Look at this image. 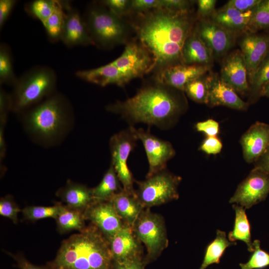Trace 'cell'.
I'll list each match as a JSON object with an SVG mask.
<instances>
[{"label":"cell","mask_w":269,"mask_h":269,"mask_svg":"<svg viewBox=\"0 0 269 269\" xmlns=\"http://www.w3.org/2000/svg\"><path fill=\"white\" fill-rule=\"evenodd\" d=\"M139 14L135 29L139 43L152 56L154 68L182 63V48L193 30L190 11L159 8Z\"/></svg>","instance_id":"obj_1"},{"label":"cell","mask_w":269,"mask_h":269,"mask_svg":"<svg viewBox=\"0 0 269 269\" xmlns=\"http://www.w3.org/2000/svg\"><path fill=\"white\" fill-rule=\"evenodd\" d=\"M180 92L155 82L141 87L133 97L108 106L107 110L120 115L131 126L143 123L166 130L173 126L186 109Z\"/></svg>","instance_id":"obj_2"},{"label":"cell","mask_w":269,"mask_h":269,"mask_svg":"<svg viewBox=\"0 0 269 269\" xmlns=\"http://www.w3.org/2000/svg\"><path fill=\"white\" fill-rule=\"evenodd\" d=\"M21 114L27 134L35 142L46 147L62 141L74 122L70 103L56 92Z\"/></svg>","instance_id":"obj_3"},{"label":"cell","mask_w":269,"mask_h":269,"mask_svg":"<svg viewBox=\"0 0 269 269\" xmlns=\"http://www.w3.org/2000/svg\"><path fill=\"white\" fill-rule=\"evenodd\" d=\"M113 263L109 241L92 225L63 241L49 266L52 269H112Z\"/></svg>","instance_id":"obj_4"},{"label":"cell","mask_w":269,"mask_h":269,"mask_svg":"<svg viewBox=\"0 0 269 269\" xmlns=\"http://www.w3.org/2000/svg\"><path fill=\"white\" fill-rule=\"evenodd\" d=\"M57 76L46 66H37L26 71L17 80L10 94L11 111L21 114L55 92Z\"/></svg>","instance_id":"obj_5"},{"label":"cell","mask_w":269,"mask_h":269,"mask_svg":"<svg viewBox=\"0 0 269 269\" xmlns=\"http://www.w3.org/2000/svg\"><path fill=\"white\" fill-rule=\"evenodd\" d=\"M85 18L84 22L95 45L110 48L126 41L128 30L125 23L103 5H91Z\"/></svg>","instance_id":"obj_6"},{"label":"cell","mask_w":269,"mask_h":269,"mask_svg":"<svg viewBox=\"0 0 269 269\" xmlns=\"http://www.w3.org/2000/svg\"><path fill=\"white\" fill-rule=\"evenodd\" d=\"M133 231L146 249L143 262L145 266L156 260L168 245L163 217L144 208L133 227Z\"/></svg>","instance_id":"obj_7"},{"label":"cell","mask_w":269,"mask_h":269,"mask_svg":"<svg viewBox=\"0 0 269 269\" xmlns=\"http://www.w3.org/2000/svg\"><path fill=\"white\" fill-rule=\"evenodd\" d=\"M180 176L166 170H162L144 180L136 181L135 195L144 208L160 205L178 199Z\"/></svg>","instance_id":"obj_8"},{"label":"cell","mask_w":269,"mask_h":269,"mask_svg":"<svg viewBox=\"0 0 269 269\" xmlns=\"http://www.w3.org/2000/svg\"><path fill=\"white\" fill-rule=\"evenodd\" d=\"M138 140L133 126L114 134L110 139L111 164L114 167L123 189L134 194V179L128 165V159Z\"/></svg>","instance_id":"obj_9"},{"label":"cell","mask_w":269,"mask_h":269,"mask_svg":"<svg viewBox=\"0 0 269 269\" xmlns=\"http://www.w3.org/2000/svg\"><path fill=\"white\" fill-rule=\"evenodd\" d=\"M269 194V175L262 168L255 166L238 186L229 203L249 209L265 200Z\"/></svg>","instance_id":"obj_10"},{"label":"cell","mask_w":269,"mask_h":269,"mask_svg":"<svg viewBox=\"0 0 269 269\" xmlns=\"http://www.w3.org/2000/svg\"><path fill=\"white\" fill-rule=\"evenodd\" d=\"M129 81L140 77L154 68L150 53L139 42L127 44L122 54L111 62Z\"/></svg>","instance_id":"obj_11"},{"label":"cell","mask_w":269,"mask_h":269,"mask_svg":"<svg viewBox=\"0 0 269 269\" xmlns=\"http://www.w3.org/2000/svg\"><path fill=\"white\" fill-rule=\"evenodd\" d=\"M135 134L143 144L148 163V171L146 177L166 169L168 160L175 155L172 144L150 133L149 130L134 128Z\"/></svg>","instance_id":"obj_12"},{"label":"cell","mask_w":269,"mask_h":269,"mask_svg":"<svg viewBox=\"0 0 269 269\" xmlns=\"http://www.w3.org/2000/svg\"><path fill=\"white\" fill-rule=\"evenodd\" d=\"M84 215L108 241L125 225L110 201H95L85 210Z\"/></svg>","instance_id":"obj_13"},{"label":"cell","mask_w":269,"mask_h":269,"mask_svg":"<svg viewBox=\"0 0 269 269\" xmlns=\"http://www.w3.org/2000/svg\"><path fill=\"white\" fill-rule=\"evenodd\" d=\"M194 30L212 51L213 55L220 56L225 54L233 47L235 41L236 33L211 19H201Z\"/></svg>","instance_id":"obj_14"},{"label":"cell","mask_w":269,"mask_h":269,"mask_svg":"<svg viewBox=\"0 0 269 269\" xmlns=\"http://www.w3.org/2000/svg\"><path fill=\"white\" fill-rule=\"evenodd\" d=\"M239 45L250 85L257 70L269 53V33L249 32L241 39Z\"/></svg>","instance_id":"obj_15"},{"label":"cell","mask_w":269,"mask_h":269,"mask_svg":"<svg viewBox=\"0 0 269 269\" xmlns=\"http://www.w3.org/2000/svg\"><path fill=\"white\" fill-rule=\"evenodd\" d=\"M209 69L208 66L179 63L159 70L155 78L156 82L184 91L190 82L204 76Z\"/></svg>","instance_id":"obj_16"},{"label":"cell","mask_w":269,"mask_h":269,"mask_svg":"<svg viewBox=\"0 0 269 269\" xmlns=\"http://www.w3.org/2000/svg\"><path fill=\"white\" fill-rule=\"evenodd\" d=\"M65 17L61 40L67 46L95 45L78 10L67 1H63Z\"/></svg>","instance_id":"obj_17"},{"label":"cell","mask_w":269,"mask_h":269,"mask_svg":"<svg viewBox=\"0 0 269 269\" xmlns=\"http://www.w3.org/2000/svg\"><path fill=\"white\" fill-rule=\"evenodd\" d=\"M109 242L114 261L123 262L144 258L141 243L133 228L126 224Z\"/></svg>","instance_id":"obj_18"},{"label":"cell","mask_w":269,"mask_h":269,"mask_svg":"<svg viewBox=\"0 0 269 269\" xmlns=\"http://www.w3.org/2000/svg\"><path fill=\"white\" fill-rule=\"evenodd\" d=\"M240 143L245 161L257 162L269 147V124L256 122L242 135Z\"/></svg>","instance_id":"obj_19"},{"label":"cell","mask_w":269,"mask_h":269,"mask_svg":"<svg viewBox=\"0 0 269 269\" xmlns=\"http://www.w3.org/2000/svg\"><path fill=\"white\" fill-rule=\"evenodd\" d=\"M220 77L237 93L250 91L247 67L241 50L234 51L225 58Z\"/></svg>","instance_id":"obj_20"},{"label":"cell","mask_w":269,"mask_h":269,"mask_svg":"<svg viewBox=\"0 0 269 269\" xmlns=\"http://www.w3.org/2000/svg\"><path fill=\"white\" fill-rule=\"evenodd\" d=\"M208 87L207 105L210 107L225 106L239 111L246 110L249 106L237 93L215 74L206 76Z\"/></svg>","instance_id":"obj_21"},{"label":"cell","mask_w":269,"mask_h":269,"mask_svg":"<svg viewBox=\"0 0 269 269\" xmlns=\"http://www.w3.org/2000/svg\"><path fill=\"white\" fill-rule=\"evenodd\" d=\"M79 78L102 87L110 84L125 86L129 81L111 62L96 68L79 70L76 72Z\"/></svg>","instance_id":"obj_22"},{"label":"cell","mask_w":269,"mask_h":269,"mask_svg":"<svg viewBox=\"0 0 269 269\" xmlns=\"http://www.w3.org/2000/svg\"><path fill=\"white\" fill-rule=\"evenodd\" d=\"M213 56L212 51L193 29L182 48V63L209 66L213 62Z\"/></svg>","instance_id":"obj_23"},{"label":"cell","mask_w":269,"mask_h":269,"mask_svg":"<svg viewBox=\"0 0 269 269\" xmlns=\"http://www.w3.org/2000/svg\"><path fill=\"white\" fill-rule=\"evenodd\" d=\"M57 195L67 207L83 212L95 201L92 188L70 180L57 191Z\"/></svg>","instance_id":"obj_24"},{"label":"cell","mask_w":269,"mask_h":269,"mask_svg":"<svg viewBox=\"0 0 269 269\" xmlns=\"http://www.w3.org/2000/svg\"><path fill=\"white\" fill-rule=\"evenodd\" d=\"M253 9L242 12L224 5L213 13L211 19L237 34L239 32L249 31V25Z\"/></svg>","instance_id":"obj_25"},{"label":"cell","mask_w":269,"mask_h":269,"mask_svg":"<svg viewBox=\"0 0 269 269\" xmlns=\"http://www.w3.org/2000/svg\"><path fill=\"white\" fill-rule=\"evenodd\" d=\"M110 201L124 223L132 228L144 209L135 193H130L123 189L116 194Z\"/></svg>","instance_id":"obj_26"},{"label":"cell","mask_w":269,"mask_h":269,"mask_svg":"<svg viewBox=\"0 0 269 269\" xmlns=\"http://www.w3.org/2000/svg\"><path fill=\"white\" fill-rule=\"evenodd\" d=\"M235 217L233 230L228 235V240L232 242L239 240L244 242L248 251L254 250L253 242L251 238V227L246 213V209L239 205L233 204Z\"/></svg>","instance_id":"obj_27"},{"label":"cell","mask_w":269,"mask_h":269,"mask_svg":"<svg viewBox=\"0 0 269 269\" xmlns=\"http://www.w3.org/2000/svg\"><path fill=\"white\" fill-rule=\"evenodd\" d=\"M120 183L116 172L111 164L99 184L92 188L95 201H110L116 194L123 189Z\"/></svg>","instance_id":"obj_28"},{"label":"cell","mask_w":269,"mask_h":269,"mask_svg":"<svg viewBox=\"0 0 269 269\" xmlns=\"http://www.w3.org/2000/svg\"><path fill=\"white\" fill-rule=\"evenodd\" d=\"M236 242L230 241L224 231L217 230L215 238L206 246L202 263L199 269H206L214 264H219L226 249Z\"/></svg>","instance_id":"obj_29"},{"label":"cell","mask_w":269,"mask_h":269,"mask_svg":"<svg viewBox=\"0 0 269 269\" xmlns=\"http://www.w3.org/2000/svg\"><path fill=\"white\" fill-rule=\"evenodd\" d=\"M85 219L83 212L70 209L64 205L55 219L58 230L61 233L73 230L81 231L86 227Z\"/></svg>","instance_id":"obj_30"},{"label":"cell","mask_w":269,"mask_h":269,"mask_svg":"<svg viewBox=\"0 0 269 269\" xmlns=\"http://www.w3.org/2000/svg\"><path fill=\"white\" fill-rule=\"evenodd\" d=\"M64 17L65 11L63 1L57 0L54 11L50 17L42 23L51 41L54 42L61 39Z\"/></svg>","instance_id":"obj_31"},{"label":"cell","mask_w":269,"mask_h":269,"mask_svg":"<svg viewBox=\"0 0 269 269\" xmlns=\"http://www.w3.org/2000/svg\"><path fill=\"white\" fill-rule=\"evenodd\" d=\"M17 78L14 72L9 47L4 43L0 45V83L14 86Z\"/></svg>","instance_id":"obj_32"},{"label":"cell","mask_w":269,"mask_h":269,"mask_svg":"<svg viewBox=\"0 0 269 269\" xmlns=\"http://www.w3.org/2000/svg\"><path fill=\"white\" fill-rule=\"evenodd\" d=\"M269 28V0H262L254 8L251 18L249 31H256Z\"/></svg>","instance_id":"obj_33"},{"label":"cell","mask_w":269,"mask_h":269,"mask_svg":"<svg viewBox=\"0 0 269 269\" xmlns=\"http://www.w3.org/2000/svg\"><path fill=\"white\" fill-rule=\"evenodd\" d=\"M62 205L57 204L51 206H30L23 208L21 212L27 220L36 221L47 218L56 219L60 213Z\"/></svg>","instance_id":"obj_34"},{"label":"cell","mask_w":269,"mask_h":269,"mask_svg":"<svg viewBox=\"0 0 269 269\" xmlns=\"http://www.w3.org/2000/svg\"><path fill=\"white\" fill-rule=\"evenodd\" d=\"M269 83V53L257 70L250 85V96L253 100L260 97L262 88Z\"/></svg>","instance_id":"obj_35"},{"label":"cell","mask_w":269,"mask_h":269,"mask_svg":"<svg viewBox=\"0 0 269 269\" xmlns=\"http://www.w3.org/2000/svg\"><path fill=\"white\" fill-rule=\"evenodd\" d=\"M57 0H35L26 5V11L43 23L54 11Z\"/></svg>","instance_id":"obj_36"},{"label":"cell","mask_w":269,"mask_h":269,"mask_svg":"<svg viewBox=\"0 0 269 269\" xmlns=\"http://www.w3.org/2000/svg\"><path fill=\"white\" fill-rule=\"evenodd\" d=\"M184 92L193 101L207 104L209 92L206 77L204 75L190 82L186 85Z\"/></svg>","instance_id":"obj_37"},{"label":"cell","mask_w":269,"mask_h":269,"mask_svg":"<svg viewBox=\"0 0 269 269\" xmlns=\"http://www.w3.org/2000/svg\"><path fill=\"white\" fill-rule=\"evenodd\" d=\"M254 250L248 261L240 263L241 269H263L269 266V254L261 248L259 240L253 241Z\"/></svg>","instance_id":"obj_38"},{"label":"cell","mask_w":269,"mask_h":269,"mask_svg":"<svg viewBox=\"0 0 269 269\" xmlns=\"http://www.w3.org/2000/svg\"><path fill=\"white\" fill-rule=\"evenodd\" d=\"M20 209L10 195H6L0 200V215L10 219L13 223L18 222V214Z\"/></svg>","instance_id":"obj_39"},{"label":"cell","mask_w":269,"mask_h":269,"mask_svg":"<svg viewBox=\"0 0 269 269\" xmlns=\"http://www.w3.org/2000/svg\"><path fill=\"white\" fill-rule=\"evenodd\" d=\"M101 3L114 14L122 18L130 11L131 0H105Z\"/></svg>","instance_id":"obj_40"},{"label":"cell","mask_w":269,"mask_h":269,"mask_svg":"<svg viewBox=\"0 0 269 269\" xmlns=\"http://www.w3.org/2000/svg\"><path fill=\"white\" fill-rule=\"evenodd\" d=\"M159 8H162V0H133L130 11L140 13Z\"/></svg>","instance_id":"obj_41"},{"label":"cell","mask_w":269,"mask_h":269,"mask_svg":"<svg viewBox=\"0 0 269 269\" xmlns=\"http://www.w3.org/2000/svg\"><path fill=\"white\" fill-rule=\"evenodd\" d=\"M223 144L216 136H206L201 143L199 149L207 154H217L222 150Z\"/></svg>","instance_id":"obj_42"},{"label":"cell","mask_w":269,"mask_h":269,"mask_svg":"<svg viewBox=\"0 0 269 269\" xmlns=\"http://www.w3.org/2000/svg\"><path fill=\"white\" fill-rule=\"evenodd\" d=\"M195 128L197 131L204 133L207 136H216L220 131L218 122L210 119L197 123Z\"/></svg>","instance_id":"obj_43"},{"label":"cell","mask_w":269,"mask_h":269,"mask_svg":"<svg viewBox=\"0 0 269 269\" xmlns=\"http://www.w3.org/2000/svg\"><path fill=\"white\" fill-rule=\"evenodd\" d=\"M11 111L10 94L6 93L2 88L0 90V123L6 124L7 114Z\"/></svg>","instance_id":"obj_44"},{"label":"cell","mask_w":269,"mask_h":269,"mask_svg":"<svg viewBox=\"0 0 269 269\" xmlns=\"http://www.w3.org/2000/svg\"><path fill=\"white\" fill-rule=\"evenodd\" d=\"M262 0H231L224 5L245 12L255 8Z\"/></svg>","instance_id":"obj_45"},{"label":"cell","mask_w":269,"mask_h":269,"mask_svg":"<svg viewBox=\"0 0 269 269\" xmlns=\"http://www.w3.org/2000/svg\"><path fill=\"white\" fill-rule=\"evenodd\" d=\"M162 8L177 11H190L191 1L184 0H162Z\"/></svg>","instance_id":"obj_46"},{"label":"cell","mask_w":269,"mask_h":269,"mask_svg":"<svg viewBox=\"0 0 269 269\" xmlns=\"http://www.w3.org/2000/svg\"><path fill=\"white\" fill-rule=\"evenodd\" d=\"M16 1L15 0H0V27L3 26L8 18Z\"/></svg>","instance_id":"obj_47"},{"label":"cell","mask_w":269,"mask_h":269,"mask_svg":"<svg viewBox=\"0 0 269 269\" xmlns=\"http://www.w3.org/2000/svg\"><path fill=\"white\" fill-rule=\"evenodd\" d=\"M143 259L118 262L113 261L112 269H144L146 266Z\"/></svg>","instance_id":"obj_48"},{"label":"cell","mask_w":269,"mask_h":269,"mask_svg":"<svg viewBox=\"0 0 269 269\" xmlns=\"http://www.w3.org/2000/svg\"><path fill=\"white\" fill-rule=\"evenodd\" d=\"M216 0H199L197 1L198 14L204 17L212 15L215 11V7Z\"/></svg>","instance_id":"obj_49"},{"label":"cell","mask_w":269,"mask_h":269,"mask_svg":"<svg viewBox=\"0 0 269 269\" xmlns=\"http://www.w3.org/2000/svg\"><path fill=\"white\" fill-rule=\"evenodd\" d=\"M9 254L16 261L19 269H52L50 266L43 267L33 265L21 255Z\"/></svg>","instance_id":"obj_50"},{"label":"cell","mask_w":269,"mask_h":269,"mask_svg":"<svg viewBox=\"0 0 269 269\" xmlns=\"http://www.w3.org/2000/svg\"><path fill=\"white\" fill-rule=\"evenodd\" d=\"M256 162L255 166L262 168L269 175V147Z\"/></svg>","instance_id":"obj_51"},{"label":"cell","mask_w":269,"mask_h":269,"mask_svg":"<svg viewBox=\"0 0 269 269\" xmlns=\"http://www.w3.org/2000/svg\"><path fill=\"white\" fill-rule=\"evenodd\" d=\"M5 124L0 123V161L4 158L6 151V142L4 137V128Z\"/></svg>","instance_id":"obj_52"},{"label":"cell","mask_w":269,"mask_h":269,"mask_svg":"<svg viewBox=\"0 0 269 269\" xmlns=\"http://www.w3.org/2000/svg\"><path fill=\"white\" fill-rule=\"evenodd\" d=\"M265 96L269 98V83L265 85L261 89L260 97Z\"/></svg>","instance_id":"obj_53"}]
</instances>
